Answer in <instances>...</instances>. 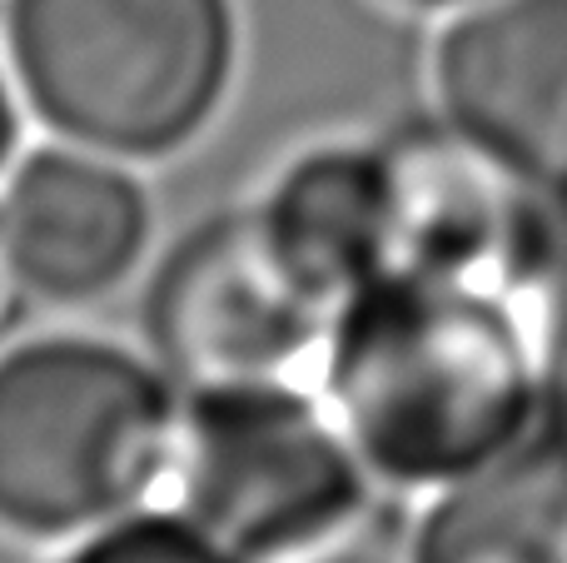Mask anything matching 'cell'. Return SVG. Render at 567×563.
<instances>
[{
  "label": "cell",
  "instance_id": "obj_1",
  "mask_svg": "<svg viewBox=\"0 0 567 563\" xmlns=\"http://www.w3.org/2000/svg\"><path fill=\"white\" fill-rule=\"evenodd\" d=\"M323 405L389 499H429L543 429V325L463 279L383 275L329 319Z\"/></svg>",
  "mask_w": 567,
  "mask_h": 563
},
{
  "label": "cell",
  "instance_id": "obj_2",
  "mask_svg": "<svg viewBox=\"0 0 567 563\" xmlns=\"http://www.w3.org/2000/svg\"><path fill=\"white\" fill-rule=\"evenodd\" d=\"M185 389L140 339L35 329L0 345V534L55 549L159 504Z\"/></svg>",
  "mask_w": 567,
  "mask_h": 563
},
{
  "label": "cell",
  "instance_id": "obj_3",
  "mask_svg": "<svg viewBox=\"0 0 567 563\" xmlns=\"http://www.w3.org/2000/svg\"><path fill=\"white\" fill-rule=\"evenodd\" d=\"M0 55L40 135L175 160L245 70L239 0H0Z\"/></svg>",
  "mask_w": 567,
  "mask_h": 563
},
{
  "label": "cell",
  "instance_id": "obj_4",
  "mask_svg": "<svg viewBox=\"0 0 567 563\" xmlns=\"http://www.w3.org/2000/svg\"><path fill=\"white\" fill-rule=\"evenodd\" d=\"M165 504L245 563H289L359 529L389 494L313 379L185 389Z\"/></svg>",
  "mask_w": 567,
  "mask_h": 563
},
{
  "label": "cell",
  "instance_id": "obj_5",
  "mask_svg": "<svg viewBox=\"0 0 567 563\" xmlns=\"http://www.w3.org/2000/svg\"><path fill=\"white\" fill-rule=\"evenodd\" d=\"M389 185V275L463 279L548 325L567 289V205L518 180L439 110L379 130Z\"/></svg>",
  "mask_w": 567,
  "mask_h": 563
},
{
  "label": "cell",
  "instance_id": "obj_6",
  "mask_svg": "<svg viewBox=\"0 0 567 563\" xmlns=\"http://www.w3.org/2000/svg\"><path fill=\"white\" fill-rule=\"evenodd\" d=\"M329 319L265 249L249 205L189 219L140 275V345L179 389L313 379Z\"/></svg>",
  "mask_w": 567,
  "mask_h": 563
},
{
  "label": "cell",
  "instance_id": "obj_7",
  "mask_svg": "<svg viewBox=\"0 0 567 563\" xmlns=\"http://www.w3.org/2000/svg\"><path fill=\"white\" fill-rule=\"evenodd\" d=\"M159 209L145 165L40 135L0 180V245L25 299L85 309L135 285L155 259Z\"/></svg>",
  "mask_w": 567,
  "mask_h": 563
},
{
  "label": "cell",
  "instance_id": "obj_8",
  "mask_svg": "<svg viewBox=\"0 0 567 563\" xmlns=\"http://www.w3.org/2000/svg\"><path fill=\"white\" fill-rule=\"evenodd\" d=\"M429 100L498 165L567 205V0H473L443 16Z\"/></svg>",
  "mask_w": 567,
  "mask_h": 563
},
{
  "label": "cell",
  "instance_id": "obj_9",
  "mask_svg": "<svg viewBox=\"0 0 567 563\" xmlns=\"http://www.w3.org/2000/svg\"><path fill=\"white\" fill-rule=\"evenodd\" d=\"M245 205L279 269L329 315L393 269L379 135H339L293 150Z\"/></svg>",
  "mask_w": 567,
  "mask_h": 563
},
{
  "label": "cell",
  "instance_id": "obj_10",
  "mask_svg": "<svg viewBox=\"0 0 567 563\" xmlns=\"http://www.w3.org/2000/svg\"><path fill=\"white\" fill-rule=\"evenodd\" d=\"M409 563H567V444L548 429L488 469L419 499Z\"/></svg>",
  "mask_w": 567,
  "mask_h": 563
},
{
  "label": "cell",
  "instance_id": "obj_11",
  "mask_svg": "<svg viewBox=\"0 0 567 563\" xmlns=\"http://www.w3.org/2000/svg\"><path fill=\"white\" fill-rule=\"evenodd\" d=\"M45 563H245L225 544L205 534L195 519H185L175 504H145L135 514H120L90 534L55 544Z\"/></svg>",
  "mask_w": 567,
  "mask_h": 563
},
{
  "label": "cell",
  "instance_id": "obj_12",
  "mask_svg": "<svg viewBox=\"0 0 567 563\" xmlns=\"http://www.w3.org/2000/svg\"><path fill=\"white\" fill-rule=\"evenodd\" d=\"M289 563H409V549H403V524L379 509L373 519H363L359 529L329 539V544L309 549V554L289 559Z\"/></svg>",
  "mask_w": 567,
  "mask_h": 563
},
{
  "label": "cell",
  "instance_id": "obj_13",
  "mask_svg": "<svg viewBox=\"0 0 567 563\" xmlns=\"http://www.w3.org/2000/svg\"><path fill=\"white\" fill-rule=\"evenodd\" d=\"M543 429L567 444V289L543 325Z\"/></svg>",
  "mask_w": 567,
  "mask_h": 563
},
{
  "label": "cell",
  "instance_id": "obj_14",
  "mask_svg": "<svg viewBox=\"0 0 567 563\" xmlns=\"http://www.w3.org/2000/svg\"><path fill=\"white\" fill-rule=\"evenodd\" d=\"M25 105H20L16 95V80H10L6 70V55H0V180H6L10 160L20 155V145H25Z\"/></svg>",
  "mask_w": 567,
  "mask_h": 563
},
{
  "label": "cell",
  "instance_id": "obj_15",
  "mask_svg": "<svg viewBox=\"0 0 567 563\" xmlns=\"http://www.w3.org/2000/svg\"><path fill=\"white\" fill-rule=\"evenodd\" d=\"M20 305H25V289H20L16 269H10V259H6V245H0V345H6L10 329H16Z\"/></svg>",
  "mask_w": 567,
  "mask_h": 563
},
{
  "label": "cell",
  "instance_id": "obj_16",
  "mask_svg": "<svg viewBox=\"0 0 567 563\" xmlns=\"http://www.w3.org/2000/svg\"><path fill=\"white\" fill-rule=\"evenodd\" d=\"M389 6L413 10V16H433V20H443V16H453V10L473 6V0H389Z\"/></svg>",
  "mask_w": 567,
  "mask_h": 563
}]
</instances>
